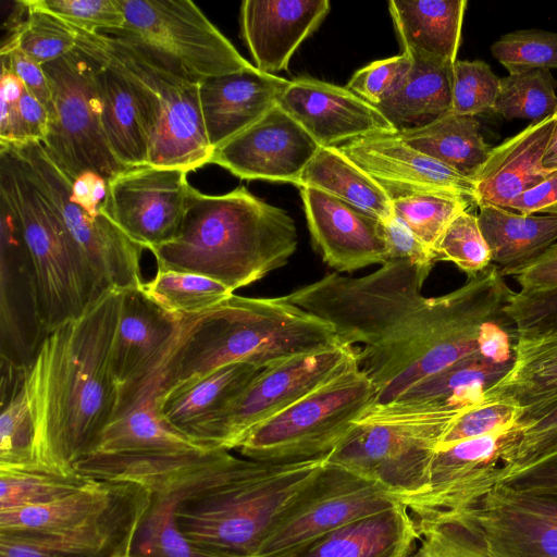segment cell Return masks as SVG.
I'll return each instance as SVG.
<instances>
[{
	"label": "cell",
	"instance_id": "obj_14",
	"mask_svg": "<svg viewBox=\"0 0 557 557\" xmlns=\"http://www.w3.org/2000/svg\"><path fill=\"white\" fill-rule=\"evenodd\" d=\"M357 363L354 348H331L295 355L261 370L244 392L206 430L199 444L238 448L258 424L283 411Z\"/></svg>",
	"mask_w": 557,
	"mask_h": 557
},
{
	"label": "cell",
	"instance_id": "obj_28",
	"mask_svg": "<svg viewBox=\"0 0 557 557\" xmlns=\"http://www.w3.org/2000/svg\"><path fill=\"white\" fill-rule=\"evenodd\" d=\"M555 122V115L531 122L491 148L486 160L471 177L476 207L488 203L507 208L550 173L543 168L542 160Z\"/></svg>",
	"mask_w": 557,
	"mask_h": 557
},
{
	"label": "cell",
	"instance_id": "obj_5",
	"mask_svg": "<svg viewBox=\"0 0 557 557\" xmlns=\"http://www.w3.org/2000/svg\"><path fill=\"white\" fill-rule=\"evenodd\" d=\"M297 245L287 211L246 187L206 195L191 186L177 234L151 252L159 270L200 274L234 292L284 267Z\"/></svg>",
	"mask_w": 557,
	"mask_h": 557
},
{
	"label": "cell",
	"instance_id": "obj_35",
	"mask_svg": "<svg viewBox=\"0 0 557 557\" xmlns=\"http://www.w3.org/2000/svg\"><path fill=\"white\" fill-rule=\"evenodd\" d=\"M400 87L376 108L398 131L424 126L450 110L453 65L440 61L411 60Z\"/></svg>",
	"mask_w": 557,
	"mask_h": 557
},
{
	"label": "cell",
	"instance_id": "obj_29",
	"mask_svg": "<svg viewBox=\"0 0 557 557\" xmlns=\"http://www.w3.org/2000/svg\"><path fill=\"white\" fill-rule=\"evenodd\" d=\"M511 368L484 391V403L522 409L523 422L557 404V330L516 332Z\"/></svg>",
	"mask_w": 557,
	"mask_h": 557
},
{
	"label": "cell",
	"instance_id": "obj_63",
	"mask_svg": "<svg viewBox=\"0 0 557 557\" xmlns=\"http://www.w3.org/2000/svg\"><path fill=\"white\" fill-rule=\"evenodd\" d=\"M555 116L556 122L542 160L543 168L549 172L557 170V115Z\"/></svg>",
	"mask_w": 557,
	"mask_h": 557
},
{
	"label": "cell",
	"instance_id": "obj_4",
	"mask_svg": "<svg viewBox=\"0 0 557 557\" xmlns=\"http://www.w3.org/2000/svg\"><path fill=\"white\" fill-rule=\"evenodd\" d=\"M341 345L331 324L288 302L284 296L253 298L233 294L214 309L186 317L165 357L125 388L124 400L152 403L232 363L265 369L299 354Z\"/></svg>",
	"mask_w": 557,
	"mask_h": 557
},
{
	"label": "cell",
	"instance_id": "obj_18",
	"mask_svg": "<svg viewBox=\"0 0 557 557\" xmlns=\"http://www.w3.org/2000/svg\"><path fill=\"white\" fill-rule=\"evenodd\" d=\"M0 211L1 369L26 371L47 332L20 221L1 194Z\"/></svg>",
	"mask_w": 557,
	"mask_h": 557
},
{
	"label": "cell",
	"instance_id": "obj_11",
	"mask_svg": "<svg viewBox=\"0 0 557 557\" xmlns=\"http://www.w3.org/2000/svg\"><path fill=\"white\" fill-rule=\"evenodd\" d=\"M121 29L109 35L158 59L178 75L200 84L252 65L189 0H120Z\"/></svg>",
	"mask_w": 557,
	"mask_h": 557
},
{
	"label": "cell",
	"instance_id": "obj_34",
	"mask_svg": "<svg viewBox=\"0 0 557 557\" xmlns=\"http://www.w3.org/2000/svg\"><path fill=\"white\" fill-rule=\"evenodd\" d=\"M478 221L492 263L502 270L524 265L557 243V215H525L485 203Z\"/></svg>",
	"mask_w": 557,
	"mask_h": 557
},
{
	"label": "cell",
	"instance_id": "obj_22",
	"mask_svg": "<svg viewBox=\"0 0 557 557\" xmlns=\"http://www.w3.org/2000/svg\"><path fill=\"white\" fill-rule=\"evenodd\" d=\"M278 104L321 147L338 146L372 135L398 133L375 106L347 87L310 76L289 81Z\"/></svg>",
	"mask_w": 557,
	"mask_h": 557
},
{
	"label": "cell",
	"instance_id": "obj_26",
	"mask_svg": "<svg viewBox=\"0 0 557 557\" xmlns=\"http://www.w3.org/2000/svg\"><path fill=\"white\" fill-rule=\"evenodd\" d=\"M288 84L256 66L201 82L200 108L212 150L260 120L278 103Z\"/></svg>",
	"mask_w": 557,
	"mask_h": 557
},
{
	"label": "cell",
	"instance_id": "obj_19",
	"mask_svg": "<svg viewBox=\"0 0 557 557\" xmlns=\"http://www.w3.org/2000/svg\"><path fill=\"white\" fill-rule=\"evenodd\" d=\"M188 173L151 164L126 169L109 181L106 213L134 243L152 251L177 234L191 187Z\"/></svg>",
	"mask_w": 557,
	"mask_h": 557
},
{
	"label": "cell",
	"instance_id": "obj_38",
	"mask_svg": "<svg viewBox=\"0 0 557 557\" xmlns=\"http://www.w3.org/2000/svg\"><path fill=\"white\" fill-rule=\"evenodd\" d=\"M474 116L446 113L431 123L398 132L412 148L471 178L486 160L491 146Z\"/></svg>",
	"mask_w": 557,
	"mask_h": 557
},
{
	"label": "cell",
	"instance_id": "obj_3",
	"mask_svg": "<svg viewBox=\"0 0 557 557\" xmlns=\"http://www.w3.org/2000/svg\"><path fill=\"white\" fill-rule=\"evenodd\" d=\"M122 290L109 289L85 313L51 331L25 373L41 470L71 474L112 421L119 387L111 368Z\"/></svg>",
	"mask_w": 557,
	"mask_h": 557
},
{
	"label": "cell",
	"instance_id": "obj_20",
	"mask_svg": "<svg viewBox=\"0 0 557 557\" xmlns=\"http://www.w3.org/2000/svg\"><path fill=\"white\" fill-rule=\"evenodd\" d=\"M321 146L278 103L260 120L215 148L210 163L242 180L299 185Z\"/></svg>",
	"mask_w": 557,
	"mask_h": 557
},
{
	"label": "cell",
	"instance_id": "obj_24",
	"mask_svg": "<svg viewBox=\"0 0 557 557\" xmlns=\"http://www.w3.org/2000/svg\"><path fill=\"white\" fill-rule=\"evenodd\" d=\"M329 0H245L240 4V35L255 66L275 75L288 69L300 44L330 12Z\"/></svg>",
	"mask_w": 557,
	"mask_h": 557
},
{
	"label": "cell",
	"instance_id": "obj_32",
	"mask_svg": "<svg viewBox=\"0 0 557 557\" xmlns=\"http://www.w3.org/2000/svg\"><path fill=\"white\" fill-rule=\"evenodd\" d=\"M261 370L244 362L219 368L189 387L156 401L157 414L171 429L200 445L206 430Z\"/></svg>",
	"mask_w": 557,
	"mask_h": 557
},
{
	"label": "cell",
	"instance_id": "obj_61",
	"mask_svg": "<svg viewBox=\"0 0 557 557\" xmlns=\"http://www.w3.org/2000/svg\"><path fill=\"white\" fill-rule=\"evenodd\" d=\"M0 557H74L58 552L37 541L10 534L0 533Z\"/></svg>",
	"mask_w": 557,
	"mask_h": 557
},
{
	"label": "cell",
	"instance_id": "obj_43",
	"mask_svg": "<svg viewBox=\"0 0 557 557\" xmlns=\"http://www.w3.org/2000/svg\"><path fill=\"white\" fill-rule=\"evenodd\" d=\"M95 479L73 472L0 469V510L47 505L82 490Z\"/></svg>",
	"mask_w": 557,
	"mask_h": 557
},
{
	"label": "cell",
	"instance_id": "obj_47",
	"mask_svg": "<svg viewBox=\"0 0 557 557\" xmlns=\"http://www.w3.org/2000/svg\"><path fill=\"white\" fill-rule=\"evenodd\" d=\"M433 255L435 261L453 262L468 277L482 273L493 264L478 215L470 210L461 212L450 222L437 240Z\"/></svg>",
	"mask_w": 557,
	"mask_h": 557
},
{
	"label": "cell",
	"instance_id": "obj_48",
	"mask_svg": "<svg viewBox=\"0 0 557 557\" xmlns=\"http://www.w3.org/2000/svg\"><path fill=\"white\" fill-rule=\"evenodd\" d=\"M491 52L509 74L557 69V33L513 30L493 42Z\"/></svg>",
	"mask_w": 557,
	"mask_h": 557
},
{
	"label": "cell",
	"instance_id": "obj_15",
	"mask_svg": "<svg viewBox=\"0 0 557 557\" xmlns=\"http://www.w3.org/2000/svg\"><path fill=\"white\" fill-rule=\"evenodd\" d=\"M28 164L34 181L92 272L107 289L143 288V247L122 232L107 213H94L79 205L72 182L57 166L39 141L13 146Z\"/></svg>",
	"mask_w": 557,
	"mask_h": 557
},
{
	"label": "cell",
	"instance_id": "obj_60",
	"mask_svg": "<svg viewBox=\"0 0 557 557\" xmlns=\"http://www.w3.org/2000/svg\"><path fill=\"white\" fill-rule=\"evenodd\" d=\"M75 200L94 213H106L109 182L94 172H86L72 182Z\"/></svg>",
	"mask_w": 557,
	"mask_h": 557
},
{
	"label": "cell",
	"instance_id": "obj_17",
	"mask_svg": "<svg viewBox=\"0 0 557 557\" xmlns=\"http://www.w3.org/2000/svg\"><path fill=\"white\" fill-rule=\"evenodd\" d=\"M449 520L468 530L492 557H557V496L500 483Z\"/></svg>",
	"mask_w": 557,
	"mask_h": 557
},
{
	"label": "cell",
	"instance_id": "obj_12",
	"mask_svg": "<svg viewBox=\"0 0 557 557\" xmlns=\"http://www.w3.org/2000/svg\"><path fill=\"white\" fill-rule=\"evenodd\" d=\"M55 117L42 140L46 152L71 181L94 172L108 182L126 170L111 152L101 124L92 69L75 47L44 65Z\"/></svg>",
	"mask_w": 557,
	"mask_h": 557
},
{
	"label": "cell",
	"instance_id": "obj_40",
	"mask_svg": "<svg viewBox=\"0 0 557 557\" xmlns=\"http://www.w3.org/2000/svg\"><path fill=\"white\" fill-rule=\"evenodd\" d=\"M144 486L151 491L150 505L134 534L127 557H211L180 530L171 494L156 485Z\"/></svg>",
	"mask_w": 557,
	"mask_h": 557
},
{
	"label": "cell",
	"instance_id": "obj_1",
	"mask_svg": "<svg viewBox=\"0 0 557 557\" xmlns=\"http://www.w3.org/2000/svg\"><path fill=\"white\" fill-rule=\"evenodd\" d=\"M431 270L388 260L361 277L326 274L284 298L331 324L339 343L354 348L375 388L371 407L385 406L463 359H492L508 320L505 308L515 292L496 264L428 298L421 288Z\"/></svg>",
	"mask_w": 557,
	"mask_h": 557
},
{
	"label": "cell",
	"instance_id": "obj_64",
	"mask_svg": "<svg viewBox=\"0 0 557 557\" xmlns=\"http://www.w3.org/2000/svg\"><path fill=\"white\" fill-rule=\"evenodd\" d=\"M553 115H557V107H556L555 112H554V114H553Z\"/></svg>",
	"mask_w": 557,
	"mask_h": 557
},
{
	"label": "cell",
	"instance_id": "obj_13",
	"mask_svg": "<svg viewBox=\"0 0 557 557\" xmlns=\"http://www.w3.org/2000/svg\"><path fill=\"white\" fill-rule=\"evenodd\" d=\"M401 500L326 460L282 515L257 557H288L322 535Z\"/></svg>",
	"mask_w": 557,
	"mask_h": 557
},
{
	"label": "cell",
	"instance_id": "obj_25",
	"mask_svg": "<svg viewBox=\"0 0 557 557\" xmlns=\"http://www.w3.org/2000/svg\"><path fill=\"white\" fill-rule=\"evenodd\" d=\"M186 318V317H185ZM143 290H122L111 368L119 392L146 376L169 352L185 323Z\"/></svg>",
	"mask_w": 557,
	"mask_h": 557
},
{
	"label": "cell",
	"instance_id": "obj_6",
	"mask_svg": "<svg viewBox=\"0 0 557 557\" xmlns=\"http://www.w3.org/2000/svg\"><path fill=\"white\" fill-rule=\"evenodd\" d=\"M0 194L18 218L48 335L81 317L109 289L92 272L13 146L0 147Z\"/></svg>",
	"mask_w": 557,
	"mask_h": 557
},
{
	"label": "cell",
	"instance_id": "obj_59",
	"mask_svg": "<svg viewBox=\"0 0 557 557\" xmlns=\"http://www.w3.org/2000/svg\"><path fill=\"white\" fill-rule=\"evenodd\" d=\"M17 106L26 143H42L48 134L50 122L45 107L25 87Z\"/></svg>",
	"mask_w": 557,
	"mask_h": 557
},
{
	"label": "cell",
	"instance_id": "obj_44",
	"mask_svg": "<svg viewBox=\"0 0 557 557\" xmlns=\"http://www.w3.org/2000/svg\"><path fill=\"white\" fill-rule=\"evenodd\" d=\"M557 82L548 70L508 74L499 78V91L492 111L507 121H542L557 107Z\"/></svg>",
	"mask_w": 557,
	"mask_h": 557
},
{
	"label": "cell",
	"instance_id": "obj_58",
	"mask_svg": "<svg viewBox=\"0 0 557 557\" xmlns=\"http://www.w3.org/2000/svg\"><path fill=\"white\" fill-rule=\"evenodd\" d=\"M506 209L525 215H534V213L557 215V170L552 171L542 182L520 194Z\"/></svg>",
	"mask_w": 557,
	"mask_h": 557
},
{
	"label": "cell",
	"instance_id": "obj_2",
	"mask_svg": "<svg viewBox=\"0 0 557 557\" xmlns=\"http://www.w3.org/2000/svg\"><path fill=\"white\" fill-rule=\"evenodd\" d=\"M238 458L222 448L144 455H88L76 472L134 481L171 494L182 533L211 557H257L284 511L324 463Z\"/></svg>",
	"mask_w": 557,
	"mask_h": 557
},
{
	"label": "cell",
	"instance_id": "obj_53",
	"mask_svg": "<svg viewBox=\"0 0 557 557\" xmlns=\"http://www.w3.org/2000/svg\"><path fill=\"white\" fill-rule=\"evenodd\" d=\"M421 544L407 557H492L483 544L453 520L419 529Z\"/></svg>",
	"mask_w": 557,
	"mask_h": 557
},
{
	"label": "cell",
	"instance_id": "obj_52",
	"mask_svg": "<svg viewBox=\"0 0 557 557\" xmlns=\"http://www.w3.org/2000/svg\"><path fill=\"white\" fill-rule=\"evenodd\" d=\"M411 65V59L405 53L376 60L359 69L346 87L367 102L377 107L400 87Z\"/></svg>",
	"mask_w": 557,
	"mask_h": 557
},
{
	"label": "cell",
	"instance_id": "obj_55",
	"mask_svg": "<svg viewBox=\"0 0 557 557\" xmlns=\"http://www.w3.org/2000/svg\"><path fill=\"white\" fill-rule=\"evenodd\" d=\"M383 233L387 261L401 260L422 268H433L436 262L433 252L396 215L383 222Z\"/></svg>",
	"mask_w": 557,
	"mask_h": 557
},
{
	"label": "cell",
	"instance_id": "obj_54",
	"mask_svg": "<svg viewBox=\"0 0 557 557\" xmlns=\"http://www.w3.org/2000/svg\"><path fill=\"white\" fill-rule=\"evenodd\" d=\"M505 313L518 333L557 330V287L515 292Z\"/></svg>",
	"mask_w": 557,
	"mask_h": 557
},
{
	"label": "cell",
	"instance_id": "obj_23",
	"mask_svg": "<svg viewBox=\"0 0 557 557\" xmlns=\"http://www.w3.org/2000/svg\"><path fill=\"white\" fill-rule=\"evenodd\" d=\"M308 230L323 261L337 273L387 261L383 222L310 186H300Z\"/></svg>",
	"mask_w": 557,
	"mask_h": 557
},
{
	"label": "cell",
	"instance_id": "obj_45",
	"mask_svg": "<svg viewBox=\"0 0 557 557\" xmlns=\"http://www.w3.org/2000/svg\"><path fill=\"white\" fill-rule=\"evenodd\" d=\"M392 202L395 215L432 252L450 222L475 206L469 200L435 194H413Z\"/></svg>",
	"mask_w": 557,
	"mask_h": 557
},
{
	"label": "cell",
	"instance_id": "obj_31",
	"mask_svg": "<svg viewBox=\"0 0 557 557\" xmlns=\"http://www.w3.org/2000/svg\"><path fill=\"white\" fill-rule=\"evenodd\" d=\"M512 361L469 357L420 381L393 403L375 407L397 412L469 411L484 403V391L511 368Z\"/></svg>",
	"mask_w": 557,
	"mask_h": 557
},
{
	"label": "cell",
	"instance_id": "obj_21",
	"mask_svg": "<svg viewBox=\"0 0 557 557\" xmlns=\"http://www.w3.org/2000/svg\"><path fill=\"white\" fill-rule=\"evenodd\" d=\"M338 148L376 181L392 200L413 194H435L476 206L471 178L412 148L398 133L358 138Z\"/></svg>",
	"mask_w": 557,
	"mask_h": 557
},
{
	"label": "cell",
	"instance_id": "obj_46",
	"mask_svg": "<svg viewBox=\"0 0 557 557\" xmlns=\"http://www.w3.org/2000/svg\"><path fill=\"white\" fill-rule=\"evenodd\" d=\"M557 461V404L518 423L505 483Z\"/></svg>",
	"mask_w": 557,
	"mask_h": 557
},
{
	"label": "cell",
	"instance_id": "obj_41",
	"mask_svg": "<svg viewBox=\"0 0 557 557\" xmlns=\"http://www.w3.org/2000/svg\"><path fill=\"white\" fill-rule=\"evenodd\" d=\"M25 375L1 384L0 469L41 470L35 458L34 424Z\"/></svg>",
	"mask_w": 557,
	"mask_h": 557
},
{
	"label": "cell",
	"instance_id": "obj_7",
	"mask_svg": "<svg viewBox=\"0 0 557 557\" xmlns=\"http://www.w3.org/2000/svg\"><path fill=\"white\" fill-rule=\"evenodd\" d=\"M150 499L140 483L94 480L47 505L0 510V532L28 533L78 557H127Z\"/></svg>",
	"mask_w": 557,
	"mask_h": 557
},
{
	"label": "cell",
	"instance_id": "obj_30",
	"mask_svg": "<svg viewBox=\"0 0 557 557\" xmlns=\"http://www.w3.org/2000/svg\"><path fill=\"white\" fill-rule=\"evenodd\" d=\"M420 540L404 503L335 529L288 557H407Z\"/></svg>",
	"mask_w": 557,
	"mask_h": 557
},
{
	"label": "cell",
	"instance_id": "obj_62",
	"mask_svg": "<svg viewBox=\"0 0 557 557\" xmlns=\"http://www.w3.org/2000/svg\"><path fill=\"white\" fill-rule=\"evenodd\" d=\"M507 483L527 492L557 496V461Z\"/></svg>",
	"mask_w": 557,
	"mask_h": 557
},
{
	"label": "cell",
	"instance_id": "obj_37",
	"mask_svg": "<svg viewBox=\"0 0 557 557\" xmlns=\"http://www.w3.org/2000/svg\"><path fill=\"white\" fill-rule=\"evenodd\" d=\"M198 448L208 447L171 429L158 417L154 404L141 399L112 419L88 455H144Z\"/></svg>",
	"mask_w": 557,
	"mask_h": 557
},
{
	"label": "cell",
	"instance_id": "obj_49",
	"mask_svg": "<svg viewBox=\"0 0 557 557\" xmlns=\"http://www.w3.org/2000/svg\"><path fill=\"white\" fill-rule=\"evenodd\" d=\"M499 77L482 60H457L453 65L451 104L448 113L475 116L492 111Z\"/></svg>",
	"mask_w": 557,
	"mask_h": 557
},
{
	"label": "cell",
	"instance_id": "obj_36",
	"mask_svg": "<svg viewBox=\"0 0 557 557\" xmlns=\"http://www.w3.org/2000/svg\"><path fill=\"white\" fill-rule=\"evenodd\" d=\"M325 191L385 222L395 215L383 187L351 161L338 146L321 147L304 171L299 185Z\"/></svg>",
	"mask_w": 557,
	"mask_h": 557
},
{
	"label": "cell",
	"instance_id": "obj_42",
	"mask_svg": "<svg viewBox=\"0 0 557 557\" xmlns=\"http://www.w3.org/2000/svg\"><path fill=\"white\" fill-rule=\"evenodd\" d=\"M27 11L24 21L10 30L0 52L16 50L45 65L71 52L77 42L75 29L59 17L22 0Z\"/></svg>",
	"mask_w": 557,
	"mask_h": 557
},
{
	"label": "cell",
	"instance_id": "obj_16",
	"mask_svg": "<svg viewBox=\"0 0 557 557\" xmlns=\"http://www.w3.org/2000/svg\"><path fill=\"white\" fill-rule=\"evenodd\" d=\"M518 425L436 449L424 491L404 503L418 529L461 516L505 483Z\"/></svg>",
	"mask_w": 557,
	"mask_h": 557
},
{
	"label": "cell",
	"instance_id": "obj_56",
	"mask_svg": "<svg viewBox=\"0 0 557 557\" xmlns=\"http://www.w3.org/2000/svg\"><path fill=\"white\" fill-rule=\"evenodd\" d=\"M4 63L23 83L24 87L45 107L50 123L54 121L55 110L52 90L44 65L20 51L0 52Z\"/></svg>",
	"mask_w": 557,
	"mask_h": 557
},
{
	"label": "cell",
	"instance_id": "obj_57",
	"mask_svg": "<svg viewBox=\"0 0 557 557\" xmlns=\"http://www.w3.org/2000/svg\"><path fill=\"white\" fill-rule=\"evenodd\" d=\"M503 275L510 276L524 292L547 290L557 287V243L548 247L536 259L515 269L502 270Z\"/></svg>",
	"mask_w": 557,
	"mask_h": 557
},
{
	"label": "cell",
	"instance_id": "obj_33",
	"mask_svg": "<svg viewBox=\"0 0 557 557\" xmlns=\"http://www.w3.org/2000/svg\"><path fill=\"white\" fill-rule=\"evenodd\" d=\"M466 0H392L388 11L403 52L411 60L454 64L461 42Z\"/></svg>",
	"mask_w": 557,
	"mask_h": 557
},
{
	"label": "cell",
	"instance_id": "obj_27",
	"mask_svg": "<svg viewBox=\"0 0 557 557\" xmlns=\"http://www.w3.org/2000/svg\"><path fill=\"white\" fill-rule=\"evenodd\" d=\"M73 28L77 35L76 47L92 69L101 124L111 152L125 169L148 164V141L127 78L89 33Z\"/></svg>",
	"mask_w": 557,
	"mask_h": 557
},
{
	"label": "cell",
	"instance_id": "obj_51",
	"mask_svg": "<svg viewBox=\"0 0 557 557\" xmlns=\"http://www.w3.org/2000/svg\"><path fill=\"white\" fill-rule=\"evenodd\" d=\"M522 414V409L507 403H483L463 413L454 422L442 438L437 449L449 447L466 440L510 430L518 425Z\"/></svg>",
	"mask_w": 557,
	"mask_h": 557
},
{
	"label": "cell",
	"instance_id": "obj_8",
	"mask_svg": "<svg viewBox=\"0 0 557 557\" xmlns=\"http://www.w3.org/2000/svg\"><path fill=\"white\" fill-rule=\"evenodd\" d=\"M89 34L129 83L148 141V164L190 172L210 163L199 84L119 37Z\"/></svg>",
	"mask_w": 557,
	"mask_h": 557
},
{
	"label": "cell",
	"instance_id": "obj_10",
	"mask_svg": "<svg viewBox=\"0 0 557 557\" xmlns=\"http://www.w3.org/2000/svg\"><path fill=\"white\" fill-rule=\"evenodd\" d=\"M375 388L357 363L253 428L245 458L293 462L326 457L372 406Z\"/></svg>",
	"mask_w": 557,
	"mask_h": 557
},
{
	"label": "cell",
	"instance_id": "obj_50",
	"mask_svg": "<svg viewBox=\"0 0 557 557\" xmlns=\"http://www.w3.org/2000/svg\"><path fill=\"white\" fill-rule=\"evenodd\" d=\"M69 25L87 33L111 34L122 28L124 14L120 0H26Z\"/></svg>",
	"mask_w": 557,
	"mask_h": 557
},
{
	"label": "cell",
	"instance_id": "obj_9",
	"mask_svg": "<svg viewBox=\"0 0 557 557\" xmlns=\"http://www.w3.org/2000/svg\"><path fill=\"white\" fill-rule=\"evenodd\" d=\"M466 412H397L370 407L325 460L404 500L424 491L442 438Z\"/></svg>",
	"mask_w": 557,
	"mask_h": 557
},
{
	"label": "cell",
	"instance_id": "obj_39",
	"mask_svg": "<svg viewBox=\"0 0 557 557\" xmlns=\"http://www.w3.org/2000/svg\"><path fill=\"white\" fill-rule=\"evenodd\" d=\"M143 290L163 310L180 318L203 314L234 294L213 278L159 269L152 280L144 283Z\"/></svg>",
	"mask_w": 557,
	"mask_h": 557
}]
</instances>
